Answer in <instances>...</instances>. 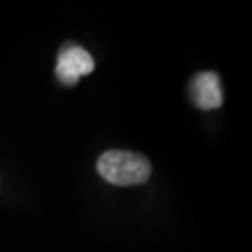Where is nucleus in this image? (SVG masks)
I'll return each instance as SVG.
<instances>
[{
  "label": "nucleus",
  "instance_id": "3",
  "mask_svg": "<svg viewBox=\"0 0 252 252\" xmlns=\"http://www.w3.org/2000/svg\"><path fill=\"white\" fill-rule=\"evenodd\" d=\"M191 98L201 110H215L223 103L220 77L215 72H200L195 75L190 85Z\"/></svg>",
  "mask_w": 252,
  "mask_h": 252
},
{
  "label": "nucleus",
  "instance_id": "1",
  "mask_svg": "<svg viewBox=\"0 0 252 252\" xmlns=\"http://www.w3.org/2000/svg\"><path fill=\"white\" fill-rule=\"evenodd\" d=\"M97 169L107 182L120 187L141 185L151 175V164L144 156L120 149L107 151L102 154Z\"/></svg>",
  "mask_w": 252,
  "mask_h": 252
},
{
  "label": "nucleus",
  "instance_id": "2",
  "mask_svg": "<svg viewBox=\"0 0 252 252\" xmlns=\"http://www.w3.org/2000/svg\"><path fill=\"white\" fill-rule=\"evenodd\" d=\"M95 63L89 51L77 44H67L58 56L56 75L65 85H75L82 75H89L94 70Z\"/></svg>",
  "mask_w": 252,
  "mask_h": 252
}]
</instances>
